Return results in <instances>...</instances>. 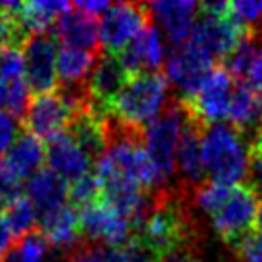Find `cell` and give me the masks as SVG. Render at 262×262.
I'll use <instances>...</instances> for the list:
<instances>
[{
  "mask_svg": "<svg viewBox=\"0 0 262 262\" xmlns=\"http://www.w3.org/2000/svg\"><path fill=\"white\" fill-rule=\"evenodd\" d=\"M80 228L86 239L102 247L119 249L132 239L130 220L103 199L80 209Z\"/></svg>",
  "mask_w": 262,
  "mask_h": 262,
  "instance_id": "obj_8",
  "label": "cell"
},
{
  "mask_svg": "<svg viewBox=\"0 0 262 262\" xmlns=\"http://www.w3.org/2000/svg\"><path fill=\"white\" fill-rule=\"evenodd\" d=\"M25 40H27V35L23 33L21 25H19V17L0 10V48L19 46Z\"/></svg>",
  "mask_w": 262,
  "mask_h": 262,
  "instance_id": "obj_32",
  "label": "cell"
},
{
  "mask_svg": "<svg viewBox=\"0 0 262 262\" xmlns=\"http://www.w3.org/2000/svg\"><path fill=\"white\" fill-rule=\"evenodd\" d=\"M157 262H201L195 256V253L191 249H180V251H172L168 255L161 256Z\"/></svg>",
  "mask_w": 262,
  "mask_h": 262,
  "instance_id": "obj_40",
  "label": "cell"
},
{
  "mask_svg": "<svg viewBox=\"0 0 262 262\" xmlns=\"http://www.w3.org/2000/svg\"><path fill=\"white\" fill-rule=\"evenodd\" d=\"M147 25L146 4L115 2L102 15L100 44L105 54H121Z\"/></svg>",
  "mask_w": 262,
  "mask_h": 262,
  "instance_id": "obj_7",
  "label": "cell"
},
{
  "mask_svg": "<svg viewBox=\"0 0 262 262\" xmlns=\"http://www.w3.org/2000/svg\"><path fill=\"white\" fill-rule=\"evenodd\" d=\"M251 144H253V147H262V121H260V126H258V130H256L255 140H253Z\"/></svg>",
  "mask_w": 262,
  "mask_h": 262,
  "instance_id": "obj_41",
  "label": "cell"
},
{
  "mask_svg": "<svg viewBox=\"0 0 262 262\" xmlns=\"http://www.w3.org/2000/svg\"><path fill=\"white\" fill-rule=\"evenodd\" d=\"M128 77L130 73L126 71V67L123 66L117 54H102L86 80V86L92 94L96 107L110 111L111 102L115 100V96L124 86Z\"/></svg>",
  "mask_w": 262,
  "mask_h": 262,
  "instance_id": "obj_15",
  "label": "cell"
},
{
  "mask_svg": "<svg viewBox=\"0 0 262 262\" xmlns=\"http://www.w3.org/2000/svg\"><path fill=\"white\" fill-rule=\"evenodd\" d=\"M205 126L191 119L184 128L178 149H176V168L180 170L184 180V188H195L205 182V163L201 151V130Z\"/></svg>",
  "mask_w": 262,
  "mask_h": 262,
  "instance_id": "obj_17",
  "label": "cell"
},
{
  "mask_svg": "<svg viewBox=\"0 0 262 262\" xmlns=\"http://www.w3.org/2000/svg\"><path fill=\"white\" fill-rule=\"evenodd\" d=\"M2 107L14 117H23L31 103V88L25 77L2 82Z\"/></svg>",
  "mask_w": 262,
  "mask_h": 262,
  "instance_id": "obj_26",
  "label": "cell"
},
{
  "mask_svg": "<svg viewBox=\"0 0 262 262\" xmlns=\"http://www.w3.org/2000/svg\"><path fill=\"white\" fill-rule=\"evenodd\" d=\"M233 77L224 67H214L191 100L186 102L191 117L201 126L220 123L228 117L233 98Z\"/></svg>",
  "mask_w": 262,
  "mask_h": 262,
  "instance_id": "obj_10",
  "label": "cell"
},
{
  "mask_svg": "<svg viewBox=\"0 0 262 262\" xmlns=\"http://www.w3.org/2000/svg\"><path fill=\"white\" fill-rule=\"evenodd\" d=\"M38 224L50 247L58 251H75L82 243L80 214L71 205H63L58 211L42 216Z\"/></svg>",
  "mask_w": 262,
  "mask_h": 262,
  "instance_id": "obj_16",
  "label": "cell"
},
{
  "mask_svg": "<svg viewBox=\"0 0 262 262\" xmlns=\"http://www.w3.org/2000/svg\"><path fill=\"white\" fill-rule=\"evenodd\" d=\"M73 113L59 92L37 94L23 115L27 132L38 140H52L69 128Z\"/></svg>",
  "mask_w": 262,
  "mask_h": 262,
  "instance_id": "obj_11",
  "label": "cell"
},
{
  "mask_svg": "<svg viewBox=\"0 0 262 262\" xmlns=\"http://www.w3.org/2000/svg\"><path fill=\"white\" fill-rule=\"evenodd\" d=\"M67 262H115V249L94 243H80L75 251H71Z\"/></svg>",
  "mask_w": 262,
  "mask_h": 262,
  "instance_id": "obj_33",
  "label": "cell"
},
{
  "mask_svg": "<svg viewBox=\"0 0 262 262\" xmlns=\"http://www.w3.org/2000/svg\"><path fill=\"white\" fill-rule=\"evenodd\" d=\"M23 189V178L15 174L4 161H0V205H10L19 199Z\"/></svg>",
  "mask_w": 262,
  "mask_h": 262,
  "instance_id": "obj_31",
  "label": "cell"
},
{
  "mask_svg": "<svg viewBox=\"0 0 262 262\" xmlns=\"http://www.w3.org/2000/svg\"><path fill=\"white\" fill-rule=\"evenodd\" d=\"M14 232H12V228L8 226L6 219L4 216H0V260L6 256V253L10 249L14 247Z\"/></svg>",
  "mask_w": 262,
  "mask_h": 262,
  "instance_id": "obj_39",
  "label": "cell"
},
{
  "mask_svg": "<svg viewBox=\"0 0 262 262\" xmlns=\"http://www.w3.org/2000/svg\"><path fill=\"white\" fill-rule=\"evenodd\" d=\"M168 105V79L157 71L134 73L119 90L110 113L128 126L142 128L155 121Z\"/></svg>",
  "mask_w": 262,
  "mask_h": 262,
  "instance_id": "obj_2",
  "label": "cell"
},
{
  "mask_svg": "<svg viewBox=\"0 0 262 262\" xmlns=\"http://www.w3.org/2000/svg\"><path fill=\"white\" fill-rule=\"evenodd\" d=\"M247 35L255 33L241 27L230 17L228 2H207L201 4V15L197 17L189 40L207 52L212 59H224Z\"/></svg>",
  "mask_w": 262,
  "mask_h": 262,
  "instance_id": "obj_5",
  "label": "cell"
},
{
  "mask_svg": "<svg viewBox=\"0 0 262 262\" xmlns=\"http://www.w3.org/2000/svg\"><path fill=\"white\" fill-rule=\"evenodd\" d=\"M15 134H17V121L10 113L2 110L0 111V157L8 153L10 146L17 138Z\"/></svg>",
  "mask_w": 262,
  "mask_h": 262,
  "instance_id": "obj_34",
  "label": "cell"
},
{
  "mask_svg": "<svg viewBox=\"0 0 262 262\" xmlns=\"http://www.w3.org/2000/svg\"><path fill=\"white\" fill-rule=\"evenodd\" d=\"M46 163L54 174H58L63 182L69 184L90 174V167H92L90 155L77 144V140L69 132L58 134L56 138L48 140Z\"/></svg>",
  "mask_w": 262,
  "mask_h": 262,
  "instance_id": "obj_12",
  "label": "cell"
},
{
  "mask_svg": "<svg viewBox=\"0 0 262 262\" xmlns=\"http://www.w3.org/2000/svg\"><path fill=\"white\" fill-rule=\"evenodd\" d=\"M251 184L262 191V147H253L251 153Z\"/></svg>",
  "mask_w": 262,
  "mask_h": 262,
  "instance_id": "obj_37",
  "label": "cell"
},
{
  "mask_svg": "<svg viewBox=\"0 0 262 262\" xmlns=\"http://www.w3.org/2000/svg\"><path fill=\"white\" fill-rule=\"evenodd\" d=\"M2 88L4 86H2V80H0V105H2Z\"/></svg>",
  "mask_w": 262,
  "mask_h": 262,
  "instance_id": "obj_43",
  "label": "cell"
},
{
  "mask_svg": "<svg viewBox=\"0 0 262 262\" xmlns=\"http://www.w3.org/2000/svg\"><path fill=\"white\" fill-rule=\"evenodd\" d=\"M256 228L260 230V233H262V207H260V214H258V222H256Z\"/></svg>",
  "mask_w": 262,
  "mask_h": 262,
  "instance_id": "obj_42",
  "label": "cell"
},
{
  "mask_svg": "<svg viewBox=\"0 0 262 262\" xmlns=\"http://www.w3.org/2000/svg\"><path fill=\"white\" fill-rule=\"evenodd\" d=\"M243 262H262V233H251L235 247Z\"/></svg>",
  "mask_w": 262,
  "mask_h": 262,
  "instance_id": "obj_35",
  "label": "cell"
},
{
  "mask_svg": "<svg viewBox=\"0 0 262 262\" xmlns=\"http://www.w3.org/2000/svg\"><path fill=\"white\" fill-rule=\"evenodd\" d=\"M25 191L40 219L61 209L69 199V184L54 174L50 168H40L37 174L31 176Z\"/></svg>",
  "mask_w": 262,
  "mask_h": 262,
  "instance_id": "obj_18",
  "label": "cell"
},
{
  "mask_svg": "<svg viewBox=\"0 0 262 262\" xmlns=\"http://www.w3.org/2000/svg\"><path fill=\"white\" fill-rule=\"evenodd\" d=\"M50 258V243L40 230L21 235L14 243V247L6 253L2 262H48Z\"/></svg>",
  "mask_w": 262,
  "mask_h": 262,
  "instance_id": "obj_24",
  "label": "cell"
},
{
  "mask_svg": "<svg viewBox=\"0 0 262 262\" xmlns=\"http://www.w3.org/2000/svg\"><path fill=\"white\" fill-rule=\"evenodd\" d=\"M56 35L63 46L96 52L100 46V25L96 17L82 14L80 10H67L56 23Z\"/></svg>",
  "mask_w": 262,
  "mask_h": 262,
  "instance_id": "obj_19",
  "label": "cell"
},
{
  "mask_svg": "<svg viewBox=\"0 0 262 262\" xmlns=\"http://www.w3.org/2000/svg\"><path fill=\"white\" fill-rule=\"evenodd\" d=\"M191 119L193 117L189 113L186 102L174 100L155 121H151L144 128V136H142L144 147L163 182L174 176L176 149H178L184 128L188 126Z\"/></svg>",
  "mask_w": 262,
  "mask_h": 262,
  "instance_id": "obj_3",
  "label": "cell"
},
{
  "mask_svg": "<svg viewBox=\"0 0 262 262\" xmlns=\"http://www.w3.org/2000/svg\"><path fill=\"white\" fill-rule=\"evenodd\" d=\"M100 197H102V189H100L98 178L94 174H86L77 182L69 184V201H71V207H75V209L77 207L84 209L94 201H98Z\"/></svg>",
  "mask_w": 262,
  "mask_h": 262,
  "instance_id": "obj_29",
  "label": "cell"
},
{
  "mask_svg": "<svg viewBox=\"0 0 262 262\" xmlns=\"http://www.w3.org/2000/svg\"><path fill=\"white\" fill-rule=\"evenodd\" d=\"M228 14L251 33L262 31V0H235L228 4Z\"/></svg>",
  "mask_w": 262,
  "mask_h": 262,
  "instance_id": "obj_28",
  "label": "cell"
},
{
  "mask_svg": "<svg viewBox=\"0 0 262 262\" xmlns=\"http://www.w3.org/2000/svg\"><path fill=\"white\" fill-rule=\"evenodd\" d=\"M228 119L233 128H237L253 142L262 121V96L251 84L239 82L233 90Z\"/></svg>",
  "mask_w": 262,
  "mask_h": 262,
  "instance_id": "obj_20",
  "label": "cell"
},
{
  "mask_svg": "<svg viewBox=\"0 0 262 262\" xmlns=\"http://www.w3.org/2000/svg\"><path fill=\"white\" fill-rule=\"evenodd\" d=\"M201 151L207 174L226 186H239L251 172L253 144L237 128L214 123L201 130Z\"/></svg>",
  "mask_w": 262,
  "mask_h": 262,
  "instance_id": "obj_1",
  "label": "cell"
},
{
  "mask_svg": "<svg viewBox=\"0 0 262 262\" xmlns=\"http://www.w3.org/2000/svg\"><path fill=\"white\" fill-rule=\"evenodd\" d=\"M71 10V4L58 2V0H35L23 4V10L19 14V25L23 33L37 35V33H48L52 25L59 21V17Z\"/></svg>",
  "mask_w": 262,
  "mask_h": 262,
  "instance_id": "obj_22",
  "label": "cell"
},
{
  "mask_svg": "<svg viewBox=\"0 0 262 262\" xmlns=\"http://www.w3.org/2000/svg\"><path fill=\"white\" fill-rule=\"evenodd\" d=\"M111 2H105V0H80L75 4L77 10H80L82 14L90 15V17H96V15H103L107 10H110Z\"/></svg>",
  "mask_w": 262,
  "mask_h": 262,
  "instance_id": "obj_36",
  "label": "cell"
},
{
  "mask_svg": "<svg viewBox=\"0 0 262 262\" xmlns=\"http://www.w3.org/2000/svg\"><path fill=\"white\" fill-rule=\"evenodd\" d=\"M256 50H258V48H256L255 35H247V37L243 38V40L226 56L224 66L222 67H224L232 77L243 79V77L249 75V69L253 66V61H255Z\"/></svg>",
  "mask_w": 262,
  "mask_h": 262,
  "instance_id": "obj_27",
  "label": "cell"
},
{
  "mask_svg": "<svg viewBox=\"0 0 262 262\" xmlns=\"http://www.w3.org/2000/svg\"><path fill=\"white\" fill-rule=\"evenodd\" d=\"M6 219L8 226L12 228L14 235L21 237L25 233H29L35 230V224L38 222V212L33 207L27 197H19L12 201L10 205H6V211L2 214Z\"/></svg>",
  "mask_w": 262,
  "mask_h": 262,
  "instance_id": "obj_25",
  "label": "cell"
},
{
  "mask_svg": "<svg viewBox=\"0 0 262 262\" xmlns=\"http://www.w3.org/2000/svg\"><path fill=\"white\" fill-rule=\"evenodd\" d=\"M96 52L61 46L58 50V79L63 84H82L86 82L94 69Z\"/></svg>",
  "mask_w": 262,
  "mask_h": 262,
  "instance_id": "obj_23",
  "label": "cell"
},
{
  "mask_svg": "<svg viewBox=\"0 0 262 262\" xmlns=\"http://www.w3.org/2000/svg\"><path fill=\"white\" fill-rule=\"evenodd\" d=\"M25 77L23 73V54L17 46L0 48V80L6 82L12 79Z\"/></svg>",
  "mask_w": 262,
  "mask_h": 262,
  "instance_id": "obj_30",
  "label": "cell"
},
{
  "mask_svg": "<svg viewBox=\"0 0 262 262\" xmlns=\"http://www.w3.org/2000/svg\"><path fill=\"white\" fill-rule=\"evenodd\" d=\"M260 207V191L253 184L233 186L222 207L211 216L212 228L224 243L235 249L241 241L253 233V228L258 222Z\"/></svg>",
  "mask_w": 262,
  "mask_h": 262,
  "instance_id": "obj_4",
  "label": "cell"
},
{
  "mask_svg": "<svg viewBox=\"0 0 262 262\" xmlns=\"http://www.w3.org/2000/svg\"><path fill=\"white\" fill-rule=\"evenodd\" d=\"M44 159H46V149L42 142L31 132H21L8 149L4 163L19 178H31L40 170Z\"/></svg>",
  "mask_w": 262,
  "mask_h": 262,
  "instance_id": "obj_21",
  "label": "cell"
},
{
  "mask_svg": "<svg viewBox=\"0 0 262 262\" xmlns=\"http://www.w3.org/2000/svg\"><path fill=\"white\" fill-rule=\"evenodd\" d=\"M130 75L157 71L167 59L163 33L155 25H146L144 31L134 38L121 54H117Z\"/></svg>",
  "mask_w": 262,
  "mask_h": 262,
  "instance_id": "obj_14",
  "label": "cell"
},
{
  "mask_svg": "<svg viewBox=\"0 0 262 262\" xmlns=\"http://www.w3.org/2000/svg\"><path fill=\"white\" fill-rule=\"evenodd\" d=\"M167 79L182 96V102H188L199 92L207 77L214 69L212 58L201 50L191 40L176 44L167 56Z\"/></svg>",
  "mask_w": 262,
  "mask_h": 262,
  "instance_id": "obj_6",
  "label": "cell"
},
{
  "mask_svg": "<svg viewBox=\"0 0 262 262\" xmlns=\"http://www.w3.org/2000/svg\"><path fill=\"white\" fill-rule=\"evenodd\" d=\"M249 82H251V86L255 88L256 92L262 96V46L256 50V56H255V61H253V66L249 69Z\"/></svg>",
  "mask_w": 262,
  "mask_h": 262,
  "instance_id": "obj_38",
  "label": "cell"
},
{
  "mask_svg": "<svg viewBox=\"0 0 262 262\" xmlns=\"http://www.w3.org/2000/svg\"><path fill=\"white\" fill-rule=\"evenodd\" d=\"M146 10L149 17L161 25L165 37L176 44H182L191 37L201 6L189 0H159L146 4Z\"/></svg>",
  "mask_w": 262,
  "mask_h": 262,
  "instance_id": "obj_13",
  "label": "cell"
},
{
  "mask_svg": "<svg viewBox=\"0 0 262 262\" xmlns=\"http://www.w3.org/2000/svg\"><path fill=\"white\" fill-rule=\"evenodd\" d=\"M58 48L48 33L29 35L23 42V73L33 92H54L58 82Z\"/></svg>",
  "mask_w": 262,
  "mask_h": 262,
  "instance_id": "obj_9",
  "label": "cell"
}]
</instances>
